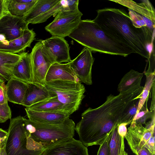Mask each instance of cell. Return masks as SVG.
<instances>
[{"mask_svg":"<svg viewBox=\"0 0 155 155\" xmlns=\"http://www.w3.org/2000/svg\"><path fill=\"white\" fill-rule=\"evenodd\" d=\"M25 110L29 120L41 123L61 124L69 117L68 115L60 113L37 111L26 108Z\"/></svg>","mask_w":155,"mask_h":155,"instance_id":"cell-18","label":"cell"},{"mask_svg":"<svg viewBox=\"0 0 155 155\" xmlns=\"http://www.w3.org/2000/svg\"><path fill=\"white\" fill-rule=\"evenodd\" d=\"M28 86L22 105L28 107L51 97L45 87L34 84H28Z\"/></svg>","mask_w":155,"mask_h":155,"instance_id":"cell-21","label":"cell"},{"mask_svg":"<svg viewBox=\"0 0 155 155\" xmlns=\"http://www.w3.org/2000/svg\"><path fill=\"white\" fill-rule=\"evenodd\" d=\"M117 127L112 130L110 139L109 148L110 155H128L125 151L124 138L118 134Z\"/></svg>","mask_w":155,"mask_h":155,"instance_id":"cell-26","label":"cell"},{"mask_svg":"<svg viewBox=\"0 0 155 155\" xmlns=\"http://www.w3.org/2000/svg\"><path fill=\"white\" fill-rule=\"evenodd\" d=\"M5 85V82L0 79V86Z\"/></svg>","mask_w":155,"mask_h":155,"instance_id":"cell-40","label":"cell"},{"mask_svg":"<svg viewBox=\"0 0 155 155\" xmlns=\"http://www.w3.org/2000/svg\"><path fill=\"white\" fill-rule=\"evenodd\" d=\"M23 126L29 137L46 148L63 140L73 138L75 124L69 117L62 123H41L24 118Z\"/></svg>","mask_w":155,"mask_h":155,"instance_id":"cell-4","label":"cell"},{"mask_svg":"<svg viewBox=\"0 0 155 155\" xmlns=\"http://www.w3.org/2000/svg\"><path fill=\"white\" fill-rule=\"evenodd\" d=\"M9 13L7 7V0H0V19Z\"/></svg>","mask_w":155,"mask_h":155,"instance_id":"cell-31","label":"cell"},{"mask_svg":"<svg viewBox=\"0 0 155 155\" xmlns=\"http://www.w3.org/2000/svg\"><path fill=\"white\" fill-rule=\"evenodd\" d=\"M68 36L92 51L124 57L134 53L125 45L106 35L93 20H81Z\"/></svg>","mask_w":155,"mask_h":155,"instance_id":"cell-3","label":"cell"},{"mask_svg":"<svg viewBox=\"0 0 155 155\" xmlns=\"http://www.w3.org/2000/svg\"><path fill=\"white\" fill-rule=\"evenodd\" d=\"M143 74L133 69L125 74L118 86L117 91L120 93L141 87V83Z\"/></svg>","mask_w":155,"mask_h":155,"instance_id":"cell-25","label":"cell"},{"mask_svg":"<svg viewBox=\"0 0 155 155\" xmlns=\"http://www.w3.org/2000/svg\"><path fill=\"white\" fill-rule=\"evenodd\" d=\"M94 61L92 51L84 47L80 54L70 62L79 82L89 85L92 84V68Z\"/></svg>","mask_w":155,"mask_h":155,"instance_id":"cell-10","label":"cell"},{"mask_svg":"<svg viewBox=\"0 0 155 155\" xmlns=\"http://www.w3.org/2000/svg\"><path fill=\"white\" fill-rule=\"evenodd\" d=\"M13 69L12 77L27 84H34V74L30 53L23 52Z\"/></svg>","mask_w":155,"mask_h":155,"instance_id":"cell-14","label":"cell"},{"mask_svg":"<svg viewBox=\"0 0 155 155\" xmlns=\"http://www.w3.org/2000/svg\"><path fill=\"white\" fill-rule=\"evenodd\" d=\"M79 2L78 0H60L55 5L35 20L32 24L45 22L51 16L56 15L61 11H69L78 9Z\"/></svg>","mask_w":155,"mask_h":155,"instance_id":"cell-22","label":"cell"},{"mask_svg":"<svg viewBox=\"0 0 155 155\" xmlns=\"http://www.w3.org/2000/svg\"><path fill=\"white\" fill-rule=\"evenodd\" d=\"M28 84L12 78L5 85L8 101L22 105Z\"/></svg>","mask_w":155,"mask_h":155,"instance_id":"cell-17","label":"cell"},{"mask_svg":"<svg viewBox=\"0 0 155 155\" xmlns=\"http://www.w3.org/2000/svg\"><path fill=\"white\" fill-rule=\"evenodd\" d=\"M24 118L19 116L10 119L5 145L7 155H41L46 148L35 142L26 133Z\"/></svg>","mask_w":155,"mask_h":155,"instance_id":"cell-5","label":"cell"},{"mask_svg":"<svg viewBox=\"0 0 155 155\" xmlns=\"http://www.w3.org/2000/svg\"><path fill=\"white\" fill-rule=\"evenodd\" d=\"M148 112H149V111L147 108L145 110L142 111L140 112H139L136 116L134 117L132 122H135L136 121L142 117L145 114Z\"/></svg>","mask_w":155,"mask_h":155,"instance_id":"cell-35","label":"cell"},{"mask_svg":"<svg viewBox=\"0 0 155 155\" xmlns=\"http://www.w3.org/2000/svg\"><path fill=\"white\" fill-rule=\"evenodd\" d=\"M59 0H37L34 5L23 17L28 25L55 5Z\"/></svg>","mask_w":155,"mask_h":155,"instance_id":"cell-23","label":"cell"},{"mask_svg":"<svg viewBox=\"0 0 155 155\" xmlns=\"http://www.w3.org/2000/svg\"><path fill=\"white\" fill-rule=\"evenodd\" d=\"M26 108L35 111L60 113L68 115L63 104L56 96L51 97Z\"/></svg>","mask_w":155,"mask_h":155,"instance_id":"cell-24","label":"cell"},{"mask_svg":"<svg viewBox=\"0 0 155 155\" xmlns=\"http://www.w3.org/2000/svg\"><path fill=\"white\" fill-rule=\"evenodd\" d=\"M30 54L34 74V84L44 87L47 73L53 63L43 51L40 41L35 44Z\"/></svg>","mask_w":155,"mask_h":155,"instance_id":"cell-9","label":"cell"},{"mask_svg":"<svg viewBox=\"0 0 155 155\" xmlns=\"http://www.w3.org/2000/svg\"><path fill=\"white\" fill-rule=\"evenodd\" d=\"M146 76V81L144 86L143 87L141 93L136 97V99H139L136 116L140 111L146 101L149 95L150 90L152 85L155 82V72L150 73H145Z\"/></svg>","mask_w":155,"mask_h":155,"instance_id":"cell-28","label":"cell"},{"mask_svg":"<svg viewBox=\"0 0 155 155\" xmlns=\"http://www.w3.org/2000/svg\"><path fill=\"white\" fill-rule=\"evenodd\" d=\"M56 80L78 81L70 62L65 64L55 63L51 65L45 77V83Z\"/></svg>","mask_w":155,"mask_h":155,"instance_id":"cell-16","label":"cell"},{"mask_svg":"<svg viewBox=\"0 0 155 155\" xmlns=\"http://www.w3.org/2000/svg\"><path fill=\"white\" fill-rule=\"evenodd\" d=\"M142 124L132 122L125 137L133 152L136 155H153L143 145L140 139Z\"/></svg>","mask_w":155,"mask_h":155,"instance_id":"cell-15","label":"cell"},{"mask_svg":"<svg viewBox=\"0 0 155 155\" xmlns=\"http://www.w3.org/2000/svg\"><path fill=\"white\" fill-rule=\"evenodd\" d=\"M35 34L32 29H26L20 37L8 41H0V51L13 54L20 53L27 47L30 46L34 40Z\"/></svg>","mask_w":155,"mask_h":155,"instance_id":"cell-13","label":"cell"},{"mask_svg":"<svg viewBox=\"0 0 155 155\" xmlns=\"http://www.w3.org/2000/svg\"><path fill=\"white\" fill-rule=\"evenodd\" d=\"M112 131L107 135L103 142L100 145L97 155H110L109 143Z\"/></svg>","mask_w":155,"mask_h":155,"instance_id":"cell-30","label":"cell"},{"mask_svg":"<svg viewBox=\"0 0 155 155\" xmlns=\"http://www.w3.org/2000/svg\"><path fill=\"white\" fill-rule=\"evenodd\" d=\"M128 8L129 9L138 13L144 18L155 23V11L151 3L148 0H142L137 3L132 0H110Z\"/></svg>","mask_w":155,"mask_h":155,"instance_id":"cell-19","label":"cell"},{"mask_svg":"<svg viewBox=\"0 0 155 155\" xmlns=\"http://www.w3.org/2000/svg\"><path fill=\"white\" fill-rule=\"evenodd\" d=\"M7 136L0 139V155H7L5 145Z\"/></svg>","mask_w":155,"mask_h":155,"instance_id":"cell-34","label":"cell"},{"mask_svg":"<svg viewBox=\"0 0 155 155\" xmlns=\"http://www.w3.org/2000/svg\"><path fill=\"white\" fill-rule=\"evenodd\" d=\"M17 2L23 3H29L36 1L37 0H15Z\"/></svg>","mask_w":155,"mask_h":155,"instance_id":"cell-38","label":"cell"},{"mask_svg":"<svg viewBox=\"0 0 155 155\" xmlns=\"http://www.w3.org/2000/svg\"><path fill=\"white\" fill-rule=\"evenodd\" d=\"M152 99L151 105L150 108L151 111H155V82L153 83L152 86Z\"/></svg>","mask_w":155,"mask_h":155,"instance_id":"cell-36","label":"cell"},{"mask_svg":"<svg viewBox=\"0 0 155 155\" xmlns=\"http://www.w3.org/2000/svg\"><path fill=\"white\" fill-rule=\"evenodd\" d=\"M11 117L12 112L8 102L0 104V123L5 122Z\"/></svg>","mask_w":155,"mask_h":155,"instance_id":"cell-29","label":"cell"},{"mask_svg":"<svg viewBox=\"0 0 155 155\" xmlns=\"http://www.w3.org/2000/svg\"><path fill=\"white\" fill-rule=\"evenodd\" d=\"M36 1L29 3H23L17 2L15 0H7L8 10L9 12L13 15L23 17Z\"/></svg>","mask_w":155,"mask_h":155,"instance_id":"cell-27","label":"cell"},{"mask_svg":"<svg viewBox=\"0 0 155 155\" xmlns=\"http://www.w3.org/2000/svg\"><path fill=\"white\" fill-rule=\"evenodd\" d=\"M83 14L79 9L59 11L54 20L45 28L52 36L64 38L77 28L81 21Z\"/></svg>","mask_w":155,"mask_h":155,"instance_id":"cell-7","label":"cell"},{"mask_svg":"<svg viewBox=\"0 0 155 155\" xmlns=\"http://www.w3.org/2000/svg\"><path fill=\"white\" fill-rule=\"evenodd\" d=\"M41 155H89L87 147L73 138L66 139L45 149Z\"/></svg>","mask_w":155,"mask_h":155,"instance_id":"cell-11","label":"cell"},{"mask_svg":"<svg viewBox=\"0 0 155 155\" xmlns=\"http://www.w3.org/2000/svg\"><path fill=\"white\" fill-rule=\"evenodd\" d=\"M44 87L52 97H57L69 116L78 109L85 97V87L79 81L54 80L46 82Z\"/></svg>","mask_w":155,"mask_h":155,"instance_id":"cell-6","label":"cell"},{"mask_svg":"<svg viewBox=\"0 0 155 155\" xmlns=\"http://www.w3.org/2000/svg\"><path fill=\"white\" fill-rule=\"evenodd\" d=\"M7 132L0 128V139L7 136Z\"/></svg>","mask_w":155,"mask_h":155,"instance_id":"cell-37","label":"cell"},{"mask_svg":"<svg viewBox=\"0 0 155 155\" xmlns=\"http://www.w3.org/2000/svg\"><path fill=\"white\" fill-rule=\"evenodd\" d=\"M42 49L53 64L69 62L71 60L69 45L64 38L54 36L40 40Z\"/></svg>","mask_w":155,"mask_h":155,"instance_id":"cell-8","label":"cell"},{"mask_svg":"<svg viewBox=\"0 0 155 155\" xmlns=\"http://www.w3.org/2000/svg\"><path fill=\"white\" fill-rule=\"evenodd\" d=\"M93 20L107 35L125 45L148 60V49L152 45L154 30L147 26L137 28L133 24L129 14L124 10L105 8L97 10Z\"/></svg>","mask_w":155,"mask_h":155,"instance_id":"cell-2","label":"cell"},{"mask_svg":"<svg viewBox=\"0 0 155 155\" xmlns=\"http://www.w3.org/2000/svg\"><path fill=\"white\" fill-rule=\"evenodd\" d=\"M130 124L128 123H122L118 125L117 130L119 135L123 138L125 137L127 132V128L126 126Z\"/></svg>","mask_w":155,"mask_h":155,"instance_id":"cell-32","label":"cell"},{"mask_svg":"<svg viewBox=\"0 0 155 155\" xmlns=\"http://www.w3.org/2000/svg\"><path fill=\"white\" fill-rule=\"evenodd\" d=\"M8 102V101L6 96L5 85L0 86V104H3Z\"/></svg>","mask_w":155,"mask_h":155,"instance_id":"cell-33","label":"cell"},{"mask_svg":"<svg viewBox=\"0 0 155 155\" xmlns=\"http://www.w3.org/2000/svg\"><path fill=\"white\" fill-rule=\"evenodd\" d=\"M21 55L0 51V79L4 81L12 77L14 67L19 61Z\"/></svg>","mask_w":155,"mask_h":155,"instance_id":"cell-20","label":"cell"},{"mask_svg":"<svg viewBox=\"0 0 155 155\" xmlns=\"http://www.w3.org/2000/svg\"><path fill=\"white\" fill-rule=\"evenodd\" d=\"M6 40L5 38L3 35L0 34V41L2 42Z\"/></svg>","mask_w":155,"mask_h":155,"instance_id":"cell-39","label":"cell"},{"mask_svg":"<svg viewBox=\"0 0 155 155\" xmlns=\"http://www.w3.org/2000/svg\"><path fill=\"white\" fill-rule=\"evenodd\" d=\"M143 87L110 94L99 107H89L81 114V119L75 126L79 141L87 147L100 145L115 127L122 123L130 124L133 119L129 115L131 107L137 101L136 97L142 92Z\"/></svg>","mask_w":155,"mask_h":155,"instance_id":"cell-1","label":"cell"},{"mask_svg":"<svg viewBox=\"0 0 155 155\" xmlns=\"http://www.w3.org/2000/svg\"><path fill=\"white\" fill-rule=\"evenodd\" d=\"M28 25L23 17L9 13L0 19V34L4 36L7 41H11L21 37L28 28Z\"/></svg>","mask_w":155,"mask_h":155,"instance_id":"cell-12","label":"cell"}]
</instances>
